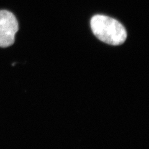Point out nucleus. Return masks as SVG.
<instances>
[{"label": "nucleus", "mask_w": 149, "mask_h": 149, "mask_svg": "<svg viewBox=\"0 0 149 149\" xmlns=\"http://www.w3.org/2000/svg\"><path fill=\"white\" fill-rule=\"evenodd\" d=\"M90 26L93 33L103 42L112 45H119L127 39V31L118 20L105 15L92 17Z\"/></svg>", "instance_id": "f257e3e1"}, {"label": "nucleus", "mask_w": 149, "mask_h": 149, "mask_svg": "<svg viewBox=\"0 0 149 149\" xmlns=\"http://www.w3.org/2000/svg\"><path fill=\"white\" fill-rule=\"evenodd\" d=\"M18 29L15 16L7 10H0V47H8L15 43Z\"/></svg>", "instance_id": "f03ea898"}]
</instances>
